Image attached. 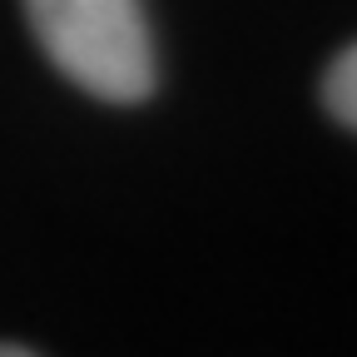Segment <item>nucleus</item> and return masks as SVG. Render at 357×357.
Returning <instances> with one entry per match:
<instances>
[{"label":"nucleus","instance_id":"nucleus-1","mask_svg":"<svg viewBox=\"0 0 357 357\" xmlns=\"http://www.w3.org/2000/svg\"><path fill=\"white\" fill-rule=\"evenodd\" d=\"M50 65L105 105H139L159 84L154 35L139 0H25Z\"/></svg>","mask_w":357,"mask_h":357},{"label":"nucleus","instance_id":"nucleus-2","mask_svg":"<svg viewBox=\"0 0 357 357\" xmlns=\"http://www.w3.org/2000/svg\"><path fill=\"white\" fill-rule=\"evenodd\" d=\"M323 105H328V114L342 129H357V45H347V50L328 65V75H323Z\"/></svg>","mask_w":357,"mask_h":357},{"label":"nucleus","instance_id":"nucleus-3","mask_svg":"<svg viewBox=\"0 0 357 357\" xmlns=\"http://www.w3.org/2000/svg\"><path fill=\"white\" fill-rule=\"evenodd\" d=\"M0 357H30V347H15V342H0Z\"/></svg>","mask_w":357,"mask_h":357}]
</instances>
